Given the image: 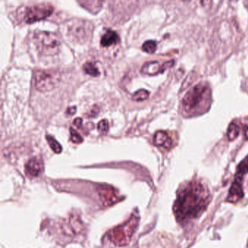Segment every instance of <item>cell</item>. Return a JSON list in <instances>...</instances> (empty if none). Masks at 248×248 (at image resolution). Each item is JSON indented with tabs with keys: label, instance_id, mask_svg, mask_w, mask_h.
Listing matches in <instances>:
<instances>
[{
	"label": "cell",
	"instance_id": "6da1fadb",
	"mask_svg": "<svg viewBox=\"0 0 248 248\" xmlns=\"http://www.w3.org/2000/svg\"><path fill=\"white\" fill-rule=\"evenodd\" d=\"M208 201L207 190L200 183H190L178 194L174 213L180 222L194 218L204 211Z\"/></svg>",
	"mask_w": 248,
	"mask_h": 248
},
{
	"label": "cell",
	"instance_id": "7a4b0ae2",
	"mask_svg": "<svg viewBox=\"0 0 248 248\" xmlns=\"http://www.w3.org/2000/svg\"><path fill=\"white\" fill-rule=\"evenodd\" d=\"M211 98L210 87L206 83H199L191 88L183 98V108L188 114H195L207 107Z\"/></svg>",
	"mask_w": 248,
	"mask_h": 248
},
{
	"label": "cell",
	"instance_id": "3957f363",
	"mask_svg": "<svg viewBox=\"0 0 248 248\" xmlns=\"http://www.w3.org/2000/svg\"><path fill=\"white\" fill-rule=\"evenodd\" d=\"M34 43L37 50L46 56H54L59 53L61 41L54 33L49 31H37L34 36Z\"/></svg>",
	"mask_w": 248,
	"mask_h": 248
},
{
	"label": "cell",
	"instance_id": "277c9868",
	"mask_svg": "<svg viewBox=\"0 0 248 248\" xmlns=\"http://www.w3.org/2000/svg\"><path fill=\"white\" fill-rule=\"evenodd\" d=\"M69 36L79 43H84L89 40L92 35V23L82 19H74L70 21L68 27Z\"/></svg>",
	"mask_w": 248,
	"mask_h": 248
},
{
	"label": "cell",
	"instance_id": "5b68a950",
	"mask_svg": "<svg viewBox=\"0 0 248 248\" xmlns=\"http://www.w3.org/2000/svg\"><path fill=\"white\" fill-rule=\"evenodd\" d=\"M34 80L37 91L48 92L57 86L60 81V75L57 72L39 69L34 72Z\"/></svg>",
	"mask_w": 248,
	"mask_h": 248
},
{
	"label": "cell",
	"instance_id": "8992f818",
	"mask_svg": "<svg viewBox=\"0 0 248 248\" xmlns=\"http://www.w3.org/2000/svg\"><path fill=\"white\" fill-rule=\"evenodd\" d=\"M137 225L138 219L136 217H133L128 223L114 229L110 233V239L116 245H126L130 241Z\"/></svg>",
	"mask_w": 248,
	"mask_h": 248
},
{
	"label": "cell",
	"instance_id": "52a82bcc",
	"mask_svg": "<svg viewBox=\"0 0 248 248\" xmlns=\"http://www.w3.org/2000/svg\"><path fill=\"white\" fill-rule=\"evenodd\" d=\"M53 7L50 4H39L27 8L24 13V20L27 24H33L45 19L51 16L53 13Z\"/></svg>",
	"mask_w": 248,
	"mask_h": 248
},
{
	"label": "cell",
	"instance_id": "ba28073f",
	"mask_svg": "<svg viewBox=\"0 0 248 248\" xmlns=\"http://www.w3.org/2000/svg\"><path fill=\"white\" fill-rule=\"evenodd\" d=\"M174 61L166 62L162 65L159 64L156 62H148L145 63L141 68V73L143 75L154 76L157 74L165 72L166 69L172 67L173 66Z\"/></svg>",
	"mask_w": 248,
	"mask_h": 248
},
{
	"label": "cell",
	"instance_id": "9c48e42d",
	"mask_svg": "<svg viewBox=\"0 0 248 248\" xmlns=\"http://www.w3.org/2000/svg\"><path fill=\"white\" fill-rule=\"evenodd\" d=\"M98 189L101 200L105 205H110L115 202L117 200V193L114 188L107 186H102Z\"/></svg>",
	"mask_w": 248,
	"mask_h": 248
},
{
	"label": "cell",
	"instance_id": "30bf717a",
	"mask_svg": "<svg viewBox=\"0 0 248 248\" xmlns=\"http://www.w3.org/2000/svg\"><path fill=\"white\" fill-rule=\"evenodd\" d=\"M43 166V162H42L41 159L37 157L32 158L26 165V172L29 176H37L41 172Z\"/></svg>",
	"mask_w": 248,
	"mask_h": 248
},
{
	"label": "cell",
	"instance_id": "8fae6325",
	"mask_svg": "<svg viewBox=\"0 0 248 248\" xmlns=\"http://www.w3.org/2000/svg\"><path fill=\"white\" fill-rule=\"evenodd\" d=\"M243 190H242V184L239 181H234L227 197V201L229 202L234 203L240 200L243 197Z\"/></svg>",
	"mask_w": 248,
	"mask_h": 248
},
{
	"label": "cell",
	"instance_id": "7c38bea8",
	"mask_svg": "<svg viewBox=\"0 0 248 248\" xmlns=\"http://www.w3.org/2000/svg\"><path fill=\"white\" fill-rule=\"evenodd\" d=\"M154 143L155 146H163L165 149H168L172 146V140L166 132L159 130L154 136Z\"/></svg>",
	"mask_w": 248,
	"mask_h": 248
},
{
	"label": "cell",
	"instance_id": "4fadbf2b",
	"mask_svg": "<svg viewBox=\"0 0 248 248\" xmlns=\"http://www.w3.org/2000/svg\"><path fill=\"white\" fill-rule=\"evenodd\" d=\"M120 41L118 34L114 31L108 30L103 35L101 40V45L103 47H108L117 44Z\"/></svg>",
	"mask_w": 248,
	"mask_h": 248
},
{
	"label": "cell",
	"instance_id": "5bb4252c",
	"mask_svg": "<svg viewBox=\"0 0 248 248\" xmlns=\"http://www.w3.org/2000/svg\"><path fill=\"white\" fill-rule=\"evenodd\" d=\"M248 172V156L245 157L238 165L236 169V181H242L244 175Z\"/></svg>",
	"mask_w": 248,
	"mask_h": 248
},
{
	"label": "cell",
	"instance_id": "9a60e30c",
	"mask_svg": "<svg viewBox=\"0 0 248 248\" xmlns=\"http://www.w3.org/2000/svg\"><path fill=\"white\" fill-rule=\"evenodd\" d=\"M239 133H240V127H239V124L234 122L231 123L227 130L228 140L230 141L235 140L239 136Z\"/></svg>",
	"mask_w": 248,
	"mask_h": 248
},
{
	"label": "cell",
	"instance_id": "2e32d148",
	"mask_svg": "<svg viewBox=\"0 0 248 248\" xmlns=\"http://www.w3.org/2000/svg\"><path fill=\"white\" fill-rule=\"evenodd\" d=\"M83 69L85 73L91 75L92 77H98L100 75L99 71L98 68L95 66L93 63L91 62H87L83 65Z\"/></svg>",
	"mask_w": 248,
	"mask_h": 248
},
{
	"label": "cell",
	"instance_id": "e0dca14e",
	"mask_svg": "<svg viewBox=\"0 0 248 248\" xmlns=\"http://www.w3.org/2000/svg\"><path fill=\"white\" fill-rule=\"evenodd\" d=\"M46 139H47V143H48L49 146L51 148L52 150L56 154H60L62 152V147L61 146L60 143L54 139L50 135H47L46 136Z\"/></svg>",
	"mask_w": 248,
	"mask_h": 248
},
{
	"label": "cell",
	"instance_id": "ac0fdd59",
	"mask_svg": "<svg viewBox=\"0 0 248 248\" xmlns=\"http://www.w3.org/2000/svg\"><path fill=\"white\" fill-rule=\"evenodd\" d=\"M149 96V91L144 89H140L139 90V91H136V92L133 94L132 98H133V101H143L147 99Z\"/></svg>",
	"mask_w": 248,
	"mask_h": 248
},
{
	"label": "cell",
	"instance_id": "d6986e66",
	"mask_svg": "<svg viewBox=\"0 0 248 248\" xmlns=\"http://www.w3.org/2000/svg\"><path fill=\"white\" fill-rule=\"evenodd\" d=\"M143 51L146 52L147 53H155L156 50V42L153 41V40H149V41L145 42L143 43V46H142Z\"/></svg>",
	"mask_w": 248,
	"mask_h": 248
},
{
	"label": "cell",
	"instance_id": "ffe728a7",
	"mask_svg": "<svg viewBox=\"0 0 248 248\" xmlns=\"http://www.w3.org/2000/svg\"><path fill=\"white\" fill-rule=\"evenodd\" d=\"M70 134H71V140H72L73 143H82L83 141V139H82V136L76 131V130H74L72 127H70Z\"/></svg>",
	"mask_w": 248,
	"mask_h": 248
},
{
	"label": "cell",
	"instance_id": "44dd1931",
	"mask_svg": "<svg viewBox=\"0 0 248 248\" xmlns=\"http://www.w3.org/2000/svg\"><path fill=\"white\" fill-rule=\"evenodd\" d=\"M108 128H109V124H108V120H102L98 123V130L100 133L105 134L108 132Z\"/></svg>",
	"mask_w": 248,
	"mask_h": 248
},
{
	"label": "cell",
	"instance_id": "7402d4cb",
	"mask_svg": "<svg viewBox=\"0 0 248 248\" xmlns=\"http://www.w3.org/2000/svg\"><path fill=\"white\" fill-rule=\"evenodd\" d=\"M242 125L244 128V134H245V139H248V117L244 119L242 122Z\"/></svg>",
	"mask_w": 248,
	"mask_h": 248
},
{
	"label": "cell",
	"instance_id": "603a6c76",
	"mask_svg": "<svg viewBox=\"0 0 248 248\" xmlns=\"http://www.w3.org/2000/svg\"><path fill=\"white\" fill-rule=\"evenodd\" d=\"M82 119L79 118V117H78V118H76L75 120H74V124H75L77 127H78V128H80L81 126H82Z\"/></svg>",
	"mask_w": 248,
	"mask_h": 248
},
{
	"label": "cell",
	"instance_id": "cb8c5ba5",
	"mask_svg": "<svg viewBox=\"0 0 248 248\" xmlns=\"http://www.w3.org/2000/svg\"><path fill=\"white\" fill-rule=\"evenodd\" d=\"M76 107H70V108H68L67 111H66V113H67L68 114H71V115H72V114H74L76 112Z\"/></svg>",
	"mask_w": 248,
	"mask_h": 248
},
{
	"label": "cell",
	"instance_id": "d4e9b609",
	"mask_svg": "<svg viewBox=\"0 0 248 248\" xmlns=\"http://www.w3.org/2000/svg\"><path fill=\"white\" fill-rule=\"evenodd\" d=\"M95 107H96V106H95V107H93V109L91 110V114H90V115H91V117H94V116H96L97 114H98V111H99V108H97L96 110H95Z\"/></svg>",
	"mask_w": 248,
	"mask_h": 248
}]
</instances>
